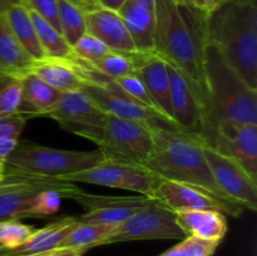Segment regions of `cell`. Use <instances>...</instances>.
Masks as SVG:
<instances>
[{
    "label": "cell",
    "mask_w": 257,
    "mask_h": 256,
    "mask_svg": "<svg viewBox=\"0 0 257 256\" xmlns=\"http://www.w3.org/2000/svg\"><path fill=\"white\" fill-rule=\"evenodd\" d=\"M225 2H227V0H213V8L217 7V5H220V4H222V3H225Z\"/></svg>",
    "instance_id": "ee69618b"
},
{
    "label": "cell",
    "mask_w": 257,
    "mask_h": 256,
    "mask_svg": "<svg viewBox=\"0 0 257 256\" xmlns=\"http://www.w3.org/2000/svg\"><path fill=\"white\" fill-rule=\"evenodd\" d=\"M27 118L20 114L0 118V137H9L18 140L22 135L25 124H27Z\"/></svg>",
    "instance_id": "d590c367"
},
{
    "label": "cell",
    "mask_w": 257,
    "mask_h": 256,
    "mask_svg": "<svg viewBox=\"0 0 257 256\" xmlns=\"http://www.w3.org/2000/svg\"><path fill=\"white\" fill-rule=\"evenodd\" d=\"M206 40L215 45L246 84L257 90L256 2L222 3L206 14Z\"/></svg>",
    "instance_id": "3957f363"
},
{
    "label": "cell",
    "mask_w": 257,
    "mask_h": 256,
    "mask_svg": "<svg viewBox=\"0 0 257 256\" xmlns=\"http://www.w3.org/2000/svg\"><path fill=\"white\" fill-rule=\"evenodd\" d=\"M60 92L80 90L84 79L70 59L43 58L33 62L30 72Z\"/></svg>",
    "instance_id": "44dd1931"
},
{
    "label": "cell",
    "mask_w": 257,
    "mask_h": 256,
    "mask_svg": "<svg viewBox=\"0 0 257 256\" xmlns=\"http://www.w3.org/2000/svg\"><path fill=\"white\" fill-rule=\"evenodd\" d=\"M135 3H141V4L150 5V7H155V0H132Z\"/></svg>",
    "instance_id": "7bdbcfd3"
},
{
    "label": "cell",
    "mask_w": 257,
    "mask_h": 256,
    "mask_svg": "<svg viewBox=\"0 0 257 256\" xmlns=\"http://www.w3.org/2000/svg\"><path fill=\"white\" fill-rule=\"evenodd\" d=\"M62 195L55 190H44L38 193L32 202L30 217H43L58 212L62 205Z\"/></svg>",
    "instance_id": "836d02e7"
},
{
    "label": "cell",
    "mask_w": 257,
    "mask_h": 256,
    "mask_svg": "<svg viewBox=\"0 0 257 256\" xmlns=\"http://www.w3.org/2000/svg\"><path fill=\"white\" fill-rule=\"evenodd\" d=\"M44 117L54 119L63 130L92 141L99 132L105 113L80 90L63 92L59 102Z\"/></svg>",
    "instance_id": "8fae6325"
},
{
    "label": "cell",
    "mask_w": 257,
    "mask_h": 256,
    "mask_svg": "<svg viewBox=\"0 0 257 256\" xmlns=\"http://www.w3.org/2000/svg\"><path fill=\"white\" fill-rule=\"evenodd\" d=\"M87 33L104 43L109 49L123 53L136 52L131 35L118 13L97 8L85 13Z\"/></svg>",
    "instance_id": "2e32d148"
},
{
    "label": "cell",
    "mask_w": 257,
    "mask_h": 256,
    "mask_svg": "<svg viewBox=\"0 0 257 256\" xmlns=\"http://www.w3.org/2000/svg\"><path fill=\"white\" fill-rule=\"evenodd\" d=\"M4 15L9 23L13 34L22 44L25 52L34 60L45 58L44 52L40 47L39 39H38L37 32H35L34 24L30 18L29 10L24 5H15V7L10 8Z\"/></svg>",
    "instance_id": "603a6c76"
},
{
    "label": "cell",
    "mask_w": 257,
    "mask_h": 256,
    "mask_svg": "<svg viewBox=\"0 0 257 256\" xmlns=\"http://www.w3.org/2000/svg\"><path fill=\"white\" fill-rule=\"evenodd\" d=\"M22 82V104L18 114L27 119L44 117L55 107L63 92L52 87L33 73H27L20 78Z\"/></svg>",
    "instance_id": "d6986e66"
},
{
    "label": "cell",
    "mask_w": 257,
    "mask_h": 256,
    "mask_svg": "<svg viewBox=\"0 0 257 256\" xmlns=\"http://www.w3.org/2000/svg\"><path fill=\"white\" fill-rule=\"evenodd\" d=\"M29 14L33 20V24H34L38 39H39L40 47H42L45 57L59 58V59H70L73 57V48L63 38L62 33L54 29L47 20L43 19L40 15H38L33 10H29Z\"/></svg>",
    "instance_id": "cb8c5ba5"
},
{
    "label": "cell",
    "mask_w": 257,
    "mask_h": 256,
    "mask_svg": "<svg viewBox=\"0 0 257 256\" xmlns=\"http://www.w3.org/2000/svg\"><path fill=\"white\" fill-rule=\"evenodd\" d=\"M177 4L208 13L213 9V0H175Z\"/></svg>",
    "instance_id": "f35d334b"
},
{
    "label": "cell",
    "mask_w": 257,
    "mask_h": 256,
    "mask_svg": "<svg viewBox=\"0 0 257 256\" xmlns=\"http://www.w3.org/2000/svg\"><path fill=\"white\" fill-rule=\"evenodd\" d=\"M186 235L176 222V212L153 200L130 218L115 226L103 245L136 240H177Z\"/></svg>",
    "instance_id": "9c48e42d"
},
{
    "label": "cell",
    "mask_w": 257,
    "mask_h": 256,
    "mask_svg": "<svg viewBox=\"0 0 257 256\" xmlns=\"http://www.w3.org/2000/svg\"><path fill=\"white\" fill-rule=\"evenodd\" d=\"M22 104L20 78L0 72V118L18 114Z\"/></svg>",
    "instance_id": "f1b7e54d"
},
{
    "label": "cell",
    "mask_w": 257,
    "mask_h": 256,
    "mask_svg": "<svg viewBox=\"0 0 257 256\" xmlns=\"http://www.w3.org/2000/svg\"><path fill=\"white\" fill-rule=\"evenodd\" d=\"M210 145L237 161L257 181V124L222 120Z\"/></svg>",
    "instance_id": "7c38bea8"
},
{
    "label": "cell",
    "mask_w": 257,
    "mask_h": 256,
    "mask_svg": "<svg viewBox=\"0 0 257 256\" xmlns=\"http://www.w3.org/2000/svg\"><path fill=\"white\" fill-rule=\"evenodd\" d=\"M155 198L146 197V196H140L133 202L127 203V205L118 206L113 208H100V210L87 211L84 215L79 216L77 218L78 222L83 223H104V225H119L120 222L130 218L133 213L137 212L138 210L143 208L151 203Z\"/></svg>",
    "instance_id": "484cf974"
},
{
    "label": "cell",
    "mask_w": 257,
    "mask_h": 256,
    "mask_svg": "<svg viewBox=\"0 0 257 256\" xmlns=\"http://www.w3.org/2000/svg\"><path fill=\"white\" fill-rule=\"evenodd\" d=\"M203 152L211 173L218 187L233 202L242 205L246 210L257 208V181L230 156L218 151L205 141Z\"/></svg>",
    "instance_id": "30bf717a"
},
{
    "label": "cell",
    "mask_w": 257,
    "mask_h": 256,
    "mask_svg": "<svg viewBox=\"0 0 257 256\" xmlns=\"http://www.w3.org/2000/svg\"><path fill=\"white\" fill-rule=\"evenodd\" d=\"M0 256H2V255H0Z\"/></svg>",
    "instance_id": "bcb514c9"
},
{
    "label": "cell",
    "mask_w": 257,
    "mask_h": 256,
    "mask_svg": "<svg viewBox=\"0 0 257 256\" xmlns=\"http://www.w3.org/2000/svg\"><path fill=\"white\" fill-rule=\"evenodd\" d=\"M23 5L40 15L43 19L47 20L54 29L60 33L58 0H24Z\"/></svg>",
    "instance_id": "e575fe53"
},
{
    "label": "cell",
    "mask_w": 257,
    "mask_h": 256,
    "mask_svg": "<svg viewBox=\"0 0 257 256\" xmlns=\"http://www.w3.org/2000/svg\"><path fill=\"white\" fill-rule=\"evenodd\" d=\"M33 59L13 34L7 18L0 14V72L22 78L30 72Z\"/></svg>",
    "instance_id": "7402d4cb"
},
{
    "label": "cell",
    "mask_w": 257,
    "mask_h": 256,
    "mask_svg": "<svg viewBox=\"0 0 257 256\" xmlns=\"http://www.w3.org/2000/svg\"><path fill=\"white\" fill-rule=\"evenodd\" d=\"M18 140L9 137H0V178H2L3 172H4L5 163H7V158L9 157L10 153L17 146Z\"/></svg>",
    "instance_id": "8d00e7d4"
},
{
    "label": "cell",
    "mask_w": 257,
    "mask_h": 256,
    "mask_svg": "<svg viewBox=\"0 0 257 256\" xmlns=\"http://www.w3.org/2000/svg\"><path fill=\"white\" fill-rule=\"evenodd\" d=\"M114 80L115 84L128 95V97L132 98L133 100H136L140 104L145 105V107L150 108V109L156 110V112L160 113L157 105L155 104L153 99L151 98L150 93H148L147 88L143 84V82L141 80V78L137 74H131V75H124V77L115 78ZM165 117V115H163Z\"/></svg>",
    "instance_id": "d6a6232c"
},
{
    "label": "cell",
    "mask_w": 257,
    "mask_h": 256,
    "mask_svg": "<svg viewBox=\"0 0 257 256\" xmlns=\"http://www.w3.org/2000/svg\"><path fill=\"white\" fill-rule=\"evenodd\" d=\"M59 25L63 38L70 47L87 33L85 13L69 0H58Z\"/></svg>",
    "instance_id": "4316f807"
},
{
    "label": "cell",
    "mask_w": 257,
    "mask_h": 256,
    "mask_svg": "<svg viewBox=\"0 0 257 256\" xmlns=\"http://www.w3.org/2000/svg\"><path fill=\"white\" fill-rule=\"evenodd\" d=\"M218 245V241H208L193 236H186L180 243L165 251L160 256H213Z\"/></svg>",
    "instance_id": "4dcf8cb0"
},
{
    "label": "cell",
    "mask_w": 257,
    "mask_h": 256,
    "mask_svg": "<svg viewBox=\"0 0 257 256\" xmlns=\"http://www.w3.org/2000/svg\"><path fill=\"white\" fill-rule=\"evenodd\" d=\"M72 48L73 55L88 64H94L112 50L104 43L88 33H85Z\"/></svg>",
    "instance_id": "1f68e13d"
},
{
    "label": "cell",
    "mask_w": 257,
    "mask_h": 256,
    "mask_svg": "<svg viewBox=\"0 0 257 256\" xmlns=\"http://www.w3.org/2000/svg\"><path fill=\"white\" fill-rule=\"evenodd\" d=\"M203 55L210 99V143L222 120L257 124V90L246 84L220 50L207 40Z\"/></svg>",
    "instance_id": "277c9868"
},
{
    "label": "cell",
    "mask_w": 257,
    "mask_h": 256,
    "mask_svg": "<svg viewBox=\"0 0 257 256\" xmlns=\"http://www.w3.org/2000/svg\"><path fill=\"white\" fill-rule=\"evenodd\" d=\"M75 217L67 216L53 221L43 228H35L33 235L18 247L12 250H0L2 256H33L55 250L62 246L70 231L77 226Z\"/></svg>",
    "instance_id": "e0dca14e"
},
{
    "label": "cell",
    "mask_w": 257,
    "mask_h": 256,
    "mask_svg": "<svg viewBox=\"0 0 257 256\" xmlns=\"http://www.w3.org/2000/svg\"><path fill=\"white\" fill-rule=\"evenodd\" d=\"M133 62L136 68L135 74H137L146 85L161 114L175 123L172 117V108H171L170 74H168L167 63L153 52H135Z\"/></svg>",
    "instance_id": "5bb4252c"
},
{
    "label": "cell",
    "mask_w": 257,
    "mask_h": 256,
    "mask_svg": "<svg viewBox=\"0 0 257 256\" xmlns=\"http://www.w3.org/2000/svg\"><path fill=\"white\" fill-rule=\"evenodd\" d=\"M176 222L186 236L221 242L227 232L225 213L215 210H190L176 212Z\"/></svg>",
    "instance_id": "ffe728a7"
},
{
    "label": "cell",
    "mask_w": 257,
    "mask_h": 256,
    "mask_svg": "<svg viewBox=\"0 0 257 256\" xmlns=\"http://www.w3.org/2000/svg\"><path fill=\"white\" fill-rule=\"evenodd\" d=\"M104 160V155L98 148L94 151H65L29 141H18L4 168L43 177L62 178L99 165Z\"/></svg>",
    "instance_id": "5b68a950"
},
{
    "label": "cell",
    "mask_w": 257,
    "mask_h": 256,
    "mask_svg": "<svg viewBox=\"0 0 257 256\" xmlns=\"http://www.w3.org/2000/svg\"><path fill=\"white\" fill-rule=\"evenodd\" d=\"M152 155L143 163V167L162 180L202 188L227 206L235 217L242 215L246 208L233 202L216 183L203 152L206 138L202 135L181 130L155 128L152 130Z\"/></svg>",
    "instance_id": "7a4b0ae2"
},
{
    "label": "cell",
    "mask_w": 257,
    "mask_h": 256,
    "mask_svg": "<svg viewBox=\"0 0 257 256\" xmlns=\"http://www.w3.org/2000/svg\"><path fill=\"white\" fill-rule=\"evenodd\" d=\"M115 226L117 225L78 222L67 238L63 241L60 247H80L89 250L94 246L103 245L110 233L114 231Z\"/></svg>",
    "instance_id": "d4e9b609"
},
{
    "label": "cell",
    "mask_w": 257,
    "mask_h": 256,
    "mask_svg": "<svg viewBox=\"0 0 257 256\" xmlns=\"http://www.w3.org/2000/svg\"><path fill=\"white\" fill-rule=\"evenodd\" d=\"M133 53L110 50L102 59L90 65L94 69H97L98 72L107 75L108 78H112V79L124 77V75L135 74L136 68L135 62H133Z\"/></svg>",
    "instance_id": "83f0119b"
},
{
    "label": "cell",
    "mask_w": 257,
    "mask_h": 256,
    "mask_svg": "<svg viewBox=\"0 0 257 256\" xmlns=\"http://www.w3.org/2000/svg\"><path fill=\"white\" fill-rule=\"evenodd\" d=\"M69 2H72L73 4L79 7L84 13H88L90 10H94L97 8H99L95 0H69Z\"/></svg>",
    "instance_id": "60d3db41"
},
{
    "label": "cell",
    "mask_w": 257,
    "mask_h": 256,
    "mask_svg": "<svg viewBox=\"0 0 257 256\" xmlns=\"http://www.w3.org/2000/svg\"><path fill=\"white\" fill-rule=\"evenodd\" d=\"M24 0H0V14H5L10 8L15 5H23Z\"/></svg>",
    "instance_id": "b9f144b4"
},
{
    "label": "cell",
    "mask_w": 257,
    "mask_h": 256,
    "mask_svg": "<svg viewBox=\"0 0 257 256\" xmlns=\"http://www.w3.org/2000/svg\"><path fill=\"white\" fill-rule=\"evenodd\" d=\"M206 14L175 0H155L153 53L187 82L205 117L203 137L210 135V99L205 75Z\"/></svg>",
    "instance_id": "6da1fadb"
},
{
    "label": "cell",
    "mask_w": 257,
    "mask_h": 256,
    "mask_svg": "<svg viewBox=\"0 0 257 256\" xmlns=\"http://www.w3.org/2000/svg\"><path fill=\"white\" fill-rule=\"evenodd\" d=\"M59 180L120 188L153 198L156 188L162 178L141 165L104 160L99 165L64 176Z\"/></svg>",
    "instance_id": "ba28073f"
},
{
    "label": "cell",
    "mask_w": 257,
    "mask_h": 256,
    "mask_svg": "<svg viewBox=\"0 0 257 256\" xmlns=\"http://www.w3.org/2000/svg\"><path fill=\"white\" fill-rule=\"evenodd\" d=\"M170 74V95L172 117L181 131L202 135L205 132V117L200 104L185 78L167 64Z\"/></svg>",
    "instance_id": "9a60e30c"
},
{
    "label": "cell",
    "mask_w": 257,
    "mask_h": 256,
    "mask_svg": "<svg viewBox=\"0 0 257 256\" xmlns=\"http://www.w3.org/2000/svg\"><path fill=\"white\" fill-rule=\"evenodd\" d=\"M131 35L136 52L152 53L155 45V7L127 0L118 12Z\"/></svg>",
    "instance_id": "ac0fdd59"
},
{
    "label": "cell",
    "mask_w": 257,
    "mask_h": 256,
    "mask_svg": "<svg viewBox=\"0 0 257 256\" xmlns=\"http://www.w3.org/2000/svg\"><path fill=\"white\" fill-rule=\"evenodd\" d=\"M44 190H55L63 198H70L80 190L74 182L43 177L4 168L0 178V221L30 217L35 196Z\"/></svg>",
    "instance_id": "8992f818"
},
{
    "label": "cell",
    "mask_w": 257,
    "mask_h": 256,
    "mask_svg": "<svg viewBox=\"0 0 257 256\" xmlns=\"http://www.w3.org/2000/svg\"><path fill=\"white\" fill-rule=\"evenodd\" d=\"M34 231V226L25 225L19 220L0 221V250L18 247L24 243Z\"/></svg>",
    "instance_id": "f546056e"
},
{
    "label": "cell",
    "mask_w": 257,
    "mask_h": 256,
    "mask_svg": "<svg viewBox=\"0 0 257 256\" xmlns=\"http://www.w3.org/2000/svg\"><path fill=\"white\" fill-rule=\"evenodd\" d=\"M155 200L161 201L175 212L190 210H215L233 216V212L218 201L215 196L200 187L176 182L170 180H161L153 195Z\"/></svg>",
    "instance_id": "4fadbf2b"
},
{
    "label": "cell",
    "mask_w": 257,
    "mask_h": 256,
    "mask_svg": "<svg viewBox=\"0 0 257 256\" xmlns=\"http://www.w3.org/2000/svg\"><path fill=\"white\" fill-rule=\"evenodd\" d=\"M92 142L105 160L142 166L152 155V128L105 113L104 122Z\"/></svg>",
    "instance_id": "52a82bcc"
},
{
    "label": "cell",
    "mask_w": 257,
    "mask_h": 256,
    "mask_svg": "<svg viewBox=\"0 0 257 256\" xmlns=\"http://www.w3.org/2000/svg\"><path fill=\"white\" fill-rule=\"evenodd\" d=\"M232 2H236V3H252V2H256V0H232Z\"/></svg>",
    "instance_id": "f6af8a7d"
},
{
    "label": "cell",
    "mask_w": 257,
    "mask_h": 256,
    "mask_svg": "<svg viewBox=\"0 0 257 256\" xmlns=\"http://www.w3.org/2000/svg\"><path fill=\"white\" fill-rule=\"evenodd\" d=\"M98 7L103 8V9L110 10V12L118 13L122 9L123 5L125 4L127 0H95Z\"/></svg>",
    "instance_id": "ab89813d"
},
{
    "label": "cell",
    "mask_w": 257,
    "mask_h": 256,
    "mask_svg": "<svg viewBox=\"0 0 257 256\" xmlns=\"http://www.w3.org/2000/svg\"><path fill=\"white\" fill-rule=\"evenodd\" d=\"M87 251V248L80 247H59L55 250L47 251V252L38 253L33 256H83V253Z\"/></svg>",
    "instance_id": "74e56055"
}]
</instances>
